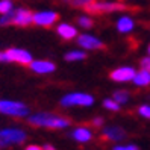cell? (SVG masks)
<instances>
[{
    "label": "cell",
    "mask_w": 150,
    "mask_h": 150,
    "mask_svg": "<svg viewBox=\"0 0 150 150\" xmlns=\"http://www.w3.org/2000/svg\"><path fill=\"white\" fill-rule=\"evenodd\" d=\"M32 126L38 127H49V129H65L70 126V120L65 117H59L49 112H38L28 118Z\"/></svg>",
    "instance_id": "obj_1"
},
{
    "label": "cell",
    "mask_w": 150,
    "mask_h": 150,
    "mask_svg": "<svg viewBox=\"0 0 150 150\" xmlns=\"http://www.w3.org/2000/svg\"><path fill=\"white\" fill-rule=\"evenodd\" d=\"M0 114L9 117H28L29 115V108L21 102L15 100H0Z\"/></svg>",
    "instance_id": "obj_2"
},
{
    "label": "cell",
    "mask_w": 150,
    "mask_h": 150,
    "mask_svg": "<svg viewBox=\"0 0 150 150\" xmlns=\"http://www.w3.org/2000/svg\"><path fill=\"white\" fill-rule=\"evenodd\" d=\"M26 139V132L18 127H8L0 130V149L14 144H21Z\"/></svg>",
    "instance_id": "obj_3"
},
{
    "label": "cell",
    "mask_w": 150,
    "mask_h": 150,
    "mask_svg": "<svg viewBox=\"0 0 150 150\" xmlns=\"http://www.w3.org/2000/svg\"><path fill=\"white\" fill-rule=\"evenodd\" d=\"M94 103V97L86 93H70L61 99V105L65 108L70 106H91Z\"/></svg>",
    "instance_id": "obj_4"
},
{
    "label": "cell",
    "mask_w": 150,
    "mask_h": 150,
    "mask_svg": "<svg viewBox=\"0 0 150 150\" xmlns=\"http://www.w3.org/2000/svg\"><path fill=\"white\" fill-rule=\"evenodd\" d=\"M126 5L118 3V2H103V0H94L93 3L86 6V11L91 14H106V12H117V11H125Z\"/></svg>",
    "instance_id": "obj_5"
},
{
    "label": "cell",
    "mask_w": 150,
    "mask_h": 150,
    "mask_svg": "<svg viewBox=\"0 0 150 150\" xmlns=\"http://www.w3.org/2000/svg\"><path fill=\"white\" fill-rule=\"evenodd\" d=\"M6 55L9 62H17V64H21V65H30L32 62V55L29 53L28 50L24 49H18V47H14V49H8L6 50Z\"/></svg>",
    "instance_id": "obj_6"
},
{
    "label": "cell",
    "mask_w": 150,
    "mask_h": 150,
    "mask_svg": "<svg viewBox=\"0 0 150 150\" xmlns=\"http://www.w3.org/2000/svg\"><path fill=\"white\" fill-rule=\"evenodd\" d=\"M58 12L55 11H40L33 14V24L41 26V28H50L52 24L58 21Z\"/></svg>",
    "instance_id": "obj_7"
},
{
    "label": "cell",
    "mask_w": 150,
    "mask_h": 150,
    "mask_svg": "<svg viewBox=\"0 0 150 150\" xmlns=\"http://www.w3.org/2000/svg\"><path fill=\"white\" fill-rule=\"evenodd\" d=\"M77 44L82 49H86V50H97V49H102L103 47V42L97 37L90 35V33L79 35V37H77Z\"/></svg>",
    "instance_id": "obj_8"
},
{
    "label": "cell",
    "mask_w": 150,
    "mask_h": 150,
    "mask_svg": "<svg viewBox=\"0 0 150 150\" xmlns=\"http://www.w3.org/2000/svg\"><path fill=\"white\" fill-rule=\"evenodd\" d=\"M135 68L132 67H118L114 71H111V79L115 82H129L135 76Z\"/></svg>",
    "instance_id": "obj_9"
},
{
    "label": "cell",
    "mask_w": 150,
    "mask_h": 150,
    "mask_svg": "<svg viewBox=\"0 0 150 150\" xmlns=\"http://www.w3.org/2000/svg\"><path fill=\"white\" fill-rule=\"evenodd\" d=\"M33 21V14L29 9H24V8H18V9L14 11V23L15 26H29Z\"/></svg>",
    "instance_id": "obj_10"
},
{
    "label": "cell",
    "mask_w": 150,
    "mask_h": 150,
    "mask_svg": "<svg viewBox=\"0 0 150 150\" xmlns=\"http://www.w3.org/2000/svg\"><path fill=\"white\" fill-rule=\"evenodd\" d=\"M30 68L33 73L37 74H50L55 71V64L50 62V61L46 59H38V61H32L30 62Z\"/></svg>",
    "instance_id": "obj_11"
},
{
    "label": "cell",
    "mask_w": 150,
    "mask_h": 150,
    "mask_svg": "<svg viewBox=\"0 0 150 150\" xmlns=\"http://www.w3.org/2000/svg\"><path fill=\"white\" fill-rule=\"evenodd\" d=\"M102 135L105 139H109V141H121L126 138V132L118 126H109L103 129Z\"/></svg>",
    "instance_id": "obj_12"
},
{
    "label": "cell",
    "mask_w": 150,
    "mask_h": 150,
    "mask_svg": "<svg viewBox=\"0 0 150 150\" xmlns=\"http://www.w3.org/2000/svg\"><path fill=\"white\" fill-rule=\"evenodd\" d=\"M71 138L76 139L77 143H88V141L93 139V132H91L90 127L81 126V127H76L71 132Z\"/></svg>",
    "instance_id": "obj_13"
},
{
    "label": "cell",
    "mask_w": 150,
    "mask_h": 150,
    "mask_svg": "<svg viewBox=\"0 0 150 150\" xmlns=\"http://www.w3.org/2000/svg\"><path fill=\"white\" fill-rule=\"evenodd\" d=\"M56 30H58V35L62 40H73L74 37H77V29L68 23H61Z\"/></svg>",
    "instance_id": "obj_14"
},
{
    "label": "cell",
    "mask_w": 150,
    "mask_h": 150,
    "mask_svg": "<svg viewBox=\"0 0 150 150\" xmlns=\"http://www.w3.org/2000/svg\"><path fill=\"white\" fill-rule=\"evenodd\" d=\"M134 28H135V21L127 15H123L117 20V30L121 33H129L134 30Z\"/></svg>",
    "instance_id": "obj_15"
},
{
    "label": "cell",
    "mask_w": 150,
    "mask_h": 150,
    "mask_svg": "<svg viewBox=\"0 0 150 150\" xmlns=\"http://www.w3.org/2000/svg\"><path fill=\"white\" fill-rule=\"evenodd\" d=\"M132 82H134L137 86H147V85H150V71L146 70V68H141L139 71L135 73Z\"/></svg>",
    "instance_id": "obj_16"
},
{
    "label": "cell",
    "mask_w": 150,
    "mask_h": 150,
    "mask_svg": "<svg viewBox=\"0 0 150 150\" xmlns=\"http://www.w3.org/2000/svg\"><path fill=\"white\" fill-rule=\"evenodd\" d=\"M86 58V53L82 50H71L65 55V61L68 62H77V61H83Z\"/></svg>",
    "instance_id": "obj_17"
},
{
    "label": "cell",
    "mask_w": 150,
    "mask_h": 150,
    "mask_svg": "<svg viewBox=\"0 0 150 150\" xmlns=\"http://www.w3.org/2000/svg\"><path fill=\"white\" fill-rule=\"evenodd\" d=\"M112 99L115 100L117 103H120V105H125L129 100V93L127 91H123V90L115 91V93H114V96H112Z\"/></svg>",
    "instance_id": "obj_18"
},
{
    "label": "cell",
    "mask_w": 150,
    "mask_h": 150,
    "mask_svg": "<svg viewBox=\"0 0 150 150\" xmlns=\"http://www.w3.org/2000/svg\"><path fill=\"white\" fill-rule=\"evenodd\" d=\"M14 9V5L11 0H0V15L8 14Z\"/></svg>",
    "instance_id": "obj_19"
},
{
    "label": "cell",
    "mask_w": 150,
    "mask_h": 150,
    "mask_svg": "<svg viewBox=\"0 0 150 150\" xmlns=\"http://www.w3.org/2000/svg\"><path fill=\"white\" fill-rule=\"evenodd\" d=\"M103 106L109 109V111H120V103H117L114 99H106V100H103Z\"/></svg>",
    "instance_id": "obj_20"
},
{
    "label": "cell",
    "mask_w": 150,
    "mask_h": 150,
    "mask_svg": "<svg viewBox=\"0 0 150 150\" xmlns=\"http://www.w3.org/2000/svg\"><path fill=\"white\" fill-rule=\"evenodd\" d=\"M14 23V12H8L0 15V26H8V24H12Z\"/></svg>",
    "instance_id": "obj_21"
},
{
    "label": "cell",
    "mask_w": 150,
    "mask_h": 150,
    "mask_svg": "<svg viewBox=\"0 0 150 150\" xmlns=\"http://www.w3.org/2000/svg\"><path fill=\"white\" fill-rule=\"evenodd\" d=\"M77 23L81 24L82 28H85V29H88V28H91V26H93V20L88 15H81L77 18Z\"/></svg>",
    "instance_id": "obj_22"
},
{
    "label": "cell",
    "mask_w": 150,
    "mask_h": 150,
    "mask_svg": "<svg viewBox=\"0 0 150 150\" xmlns=\"http://www.w3.org/2000/svg\"><path fill=\"white\" fill-rule=\"evenodd\" d=\"M138 114L141 117L150 120V106H149V105H143V106H139L138 108Z\"/></svg>",
    "instance_id": "obj_23"
},
{
    "label": "cell",
    "mask_w": 150,
    "mask_h": 150,
    "mask_svg": "<svg viewBox=\"0 0 150 150\" xmlns=\"http://www.w3.org/2000/svg\"><path fill=\"white\" fill-rule=\"evenodd\" d=\"M94 0H71V5L77 8H86L90 3H93Z\"/></svg>",
    "instance_id": "obj_24"
},
{
    "label": "cell",
    "mask_w": 150,
    "mask_h": 150,
    "mask_svg": "<svg viewBox=\"0 0 150 150\" xmlns=\"http://www.w3.org/2000/svg\"><path fill=\"white\" fill-rule=\"evenodd\" d=\"M112 150H138V147L134 144H127V146H115Z\"/></svg>",
    "instance_id": "obj_25"
},
{
    "label": "cell",
    "mask_w": 150,
    "mask_h": 150,
    "mask_svg": "<svg viewBox=\"0 0 150 150\" xmlns=\"http://www.w3.org/2000/svg\"><path fill=\"white\" fill-rule=\"evenodd\" d=\"M141 68H146V70H149V71H150V56L141 59Z\"/></svg>",
    "instance_id": "obj_26"
},
{
    "label": "cell",
    "mask_w": 150,
    "mask_h": 150,
    "mask_svg": "<svg viewBox=\"0 0 150 150\" xmlns=\"http://www.w3.org/2000/svg\"><path fill=\"white\" fill-rule=\"evenodd\" d=\"M103 125V118L102 117H96L94 120H93V126H96V127H100Z\"/></svg>",
    "instance_id": "obj_27"
},
{
    "label": "cell",
    "mask_w": 150,
    "mask_h": 150,
    "mask_svg": "<svg viewBox=\"0 0 150 150\" xmlns=\"http://www.w3.org/2000/svg\"><path fill=\"white\" fill-rule=\"evenodd\" d=\"M0 62H9V59H8L6 52H0Z\"/></svg>",
    "instance_id": "obj_28"
},
{
    "label": "cell",
    "mask_w": 150,
    "mask_h": 150,
    "mask_svg": "<svg viewBox=\"0 0 150 150\" xmlns=\"http://www.w3.org/2000/svg\"><path fill=\"white\" fill-rule=\"evenodd\" d=\"M24 150H42V147H40V146H37V144H30V146H28Z\"/></svg>",
    "instance_id": "obj_29"
},
{
    "label": "cell",
    "mask_w": 150,
    "mask_h": 150,
    "mask_svg": "<svg viewBox=\"0 0 150 150\" xmlns=\"http://www.w3.org/2000/svg\"><path fill=\"white\" fill-rule=\"evenodd\" d=\"M42 150H56V149L52 146V144H44L42 146Z\"/></svg>",
    "instance_id": "obj_30"
},
{
    "label": "cell",
    "mask_w": 150,
    "mask_h": 150,
    "mask_svg": "<svg viewBox=\"0 0 150 150\" xmlns=\"http://www.w3.org/2000/svg\"><path fill=\"white\" fill-rule=\"evenodd\" d=\"M147 50H149V55H150V44H149V49Z\"/></svg>",
    "instance_id": "obj_31"
},
{
    "label": "cell",
    "mask_w": 150,
    "mask_h": 150,
    "mask_svg": "<svg viewBox=\"0 0 150 150\" xmlns=\"http://www.w3.org/2000/svg\"><path fill=\"white\" fill-rule=\"evenodd\" d=\"M65 2H67V0H65Z\"/></svg>",
    "instance_id": "obj_32"
}]
</instances>
